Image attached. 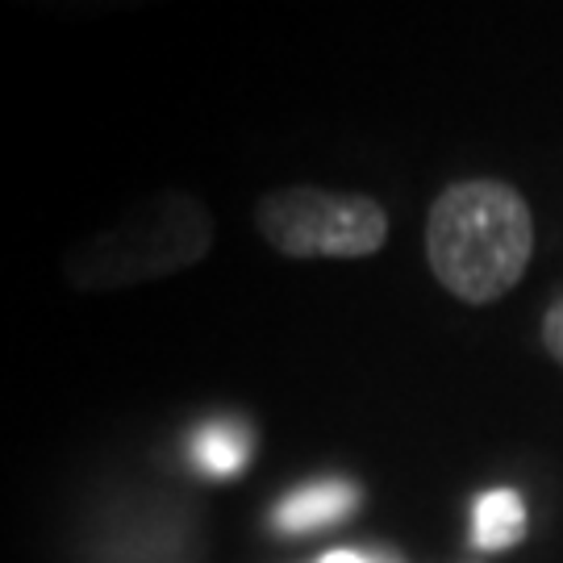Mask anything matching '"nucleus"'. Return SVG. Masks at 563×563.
Segmentation results:
<instances>
[{
  "instance_id": "nucleus-1",
  "label": "nucleus",
  "mask_w": 563,
  "mask_h": 563,
  "mask_svg": "<svg viewBox=\"0 0 563 563\" xmlns=\"http://www.w3.org/2000/svg\"><path fill=\"white\" fill-rule=\"evenodd\" d=\"M534 251L526 197L505 180L451 184L430 209L426 255L451 297L467 305L501 301L522 280Z\"/></svg>"
},
{
  "instance_id": "nucleus-2",
  "label": "nucleus",
  "mask_w": 563,
  "mask_h": 563,
  "mask_svg": "<svg viewBox=\"0 0 563 563\" xmlns=\"http://www.w3.org/2000/svg\"><path fill=\"white\" fill-rule=\"evenodd\" d=\"M213 246V218L192 192L167 188L130 205L121 218L63 255V280L76 292H118L201 263Z\"/></svg>"
},
{
  "instance_id": "nucleus-3",
  "label": "nucleus",
  "mask_w": 563,
  "mask_h": 563,
  "mask_svg": "<svg viewBox=\"0 0 563 563\" xmlns=\"http://www.w3.org/2000/svg\"><path fill=\"white\" fill-rule=\"evenodd\" d=\"M260 234L288 260H367L388 239V213L360 192L288 184L255 209Z\"/></svg>"
},
{
  "instance_id": "nucleus-4",
  "label": "nucleus",
  "mask_w": 563,
  "mask_h": 563,
  "mask_svg": "<svg viewBox=\"0 0 563 563\" xmlns=\"http://www.w3.org/2000/svg\"><path fill=\"white\" fill-rule=\"evenodd\" d=\"M251 455H255V430L234 413L205 418L184 439V460L201 481H234L251 463Z\"/></svg>"
},
{
  "instance_id": "nucleus-5",
  "label": "nucleus",
  "mask_w": 563,
  "mask_h": 563,
  "mask_svg": "<svg viewBox=\"0 0 563 563\" xmlns=\"http://www.w3.org/2000/svg\"><path fill=\"white\" fill-rule=\"evenodd\" d=\"M363 493L360 484L325 476V481H309L292 493H284L280 505L272 509V526L280 534H318L325 526L346 522L360 509Z\"/></svg>"
},
{
  "instance_id": "nucleus-6",
  "label": "nucleus",
  "mask_w": 563,
  "mask_h": 563,
  "mask_svg": "<svg viewBox=\"0 0 563 563\" xmlns=\"http://www.w3.org/2000/svg\"><path fill=\"white\" fill-rule=\"evenodd\" d=\"M526 539V501L514 488H488L472 509V543L481 551H509Z\"/></svg>"
},
{
  "instance_id": "nucleus-7",
  "label": "nucleus",
  "mask_w": 563,
  "mask_h": 563,
  "mask_svg": "<svg viewBox=\"0 0 563 563\" xmlns=\"http://www.w3.org/2000/svg\"><path fill=\"white\" fill-rule=\"evenodd\" d=\"M543 342H547V351H551V360L563 363V297L551 309H547V318H543Z\"/></svg>"
},
{
  "instance_id": "nucleus-8",
  "label": "nucleus",
  "mask_w": 563,
  "mask_h": 563,
  "mask_svg": "<svg viewBox=\"0 0 563 563\" xmlns=\"http://www.w3.org/2000/svg\"><path fill=\"white\" fill-rule=\"evenodd\" d=\"M318 563H376V555H363V551H346V547H339V551L322 555Z\"/></svg>"
}]
</instances>
